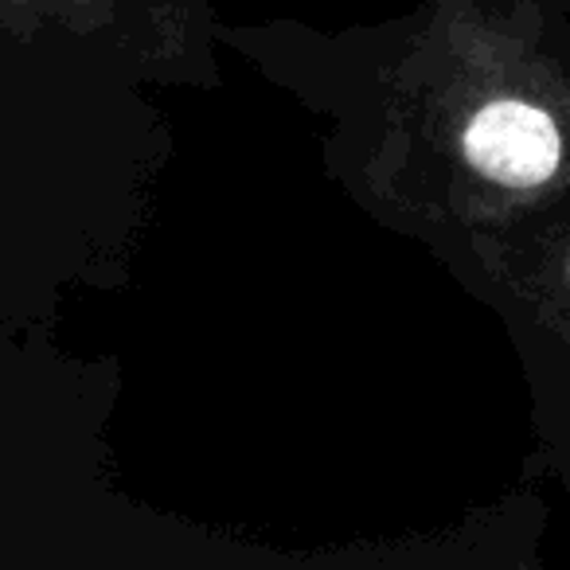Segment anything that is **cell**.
I'll list each match as a JSON object with an SVG mask.
<instances>
[{
    "label": "cell",
    "instance_id": "cell-1",
    "mask_svg": "<svg viewBox=\"0 0 570 570\" xmlns=\"http://www.w3.org/2000/svg\"><path fill=\"white\" fill-rule=\"evenodd\" d=\"M461 153L484 180L504 188H539L559 173L562 134L543 106L492 98L461 129Z\"/></svg>",
    "mask_w": 570,
    "mask_h": 570
}]
</instances>
